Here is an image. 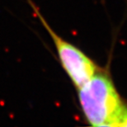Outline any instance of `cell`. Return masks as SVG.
<instances>
[{
	"label": "cell",
	"instance_id": "1",
	"mask_svg": "<svg viewBox=\"0 0 127 127\" xmlns=\"http://www.w3.org/2000/svg\"><path fill=\"white\" fill-rule=\"evenodd\" d=\"M78 90L81 109L89 125L118 126L127 106L106 73L98 71Z\"/></svg>",
	"mask_w": 127,
	"mask_h": 127
},
{
	"label": "cell",
	"instance_id": "2",
	"mask_svg": "<svg viewBox=\"0 0 127 127\" xmlns=\"http://www.w3.org/2000/svg\"><path fill=\"white\" fill-rule=\"evenodd\" d=\"M29 2L53 40L63 68L75 88L77 89L80 88L98 72V67L82 50L58 35L44 19L37 7L32 3L31 0Z\"/></svg>",
	"mask_w": 127,
	"mask_h": 127
},
{
	"label": "cell",
	"instance_id": "3",
	"mask_svg": "<svg viewBox=\"0 0 127 127\" xmlns=\"http://www.w3.org/2000/svg\"><path fill=\"white\" fill-rule=\"evenodd\" d=\"M117 127H127V107L121 116V117L119 121Z\"/></svg>",
	"mask_w": 127,
	"mask_h": 127
}]
</instances>
